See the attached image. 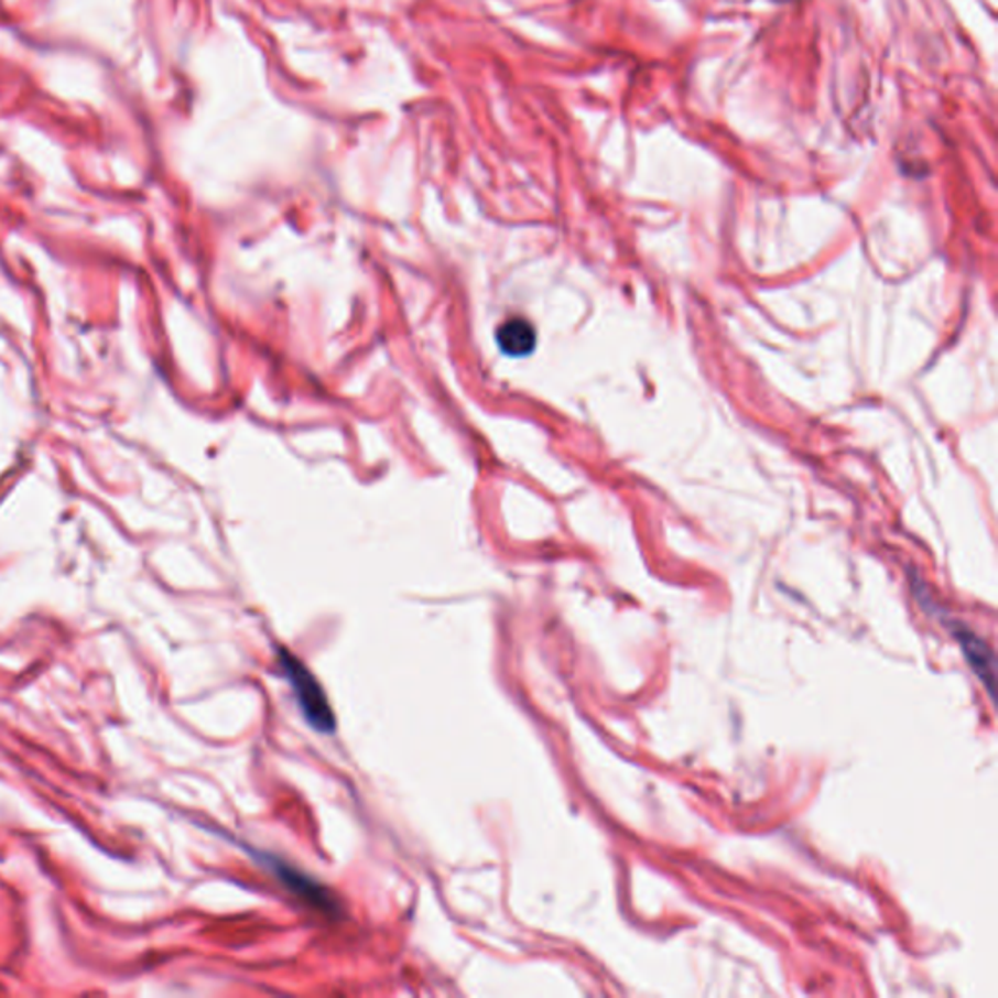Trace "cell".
<instances>
[{
    "label": "cell",
    "mask_w": 998,
    "mask_h": 998,
    "mask_svg": "<svg viewBox=\"0 0 998 998\" xmlns=\"http://www.w3.org/2000/svg\"><path fill=\"white\" fill-rule=\"evenodd\" d=\"M278 665H280L283 677L288 679L289 685L293 688L296 706L303 714L306 724L318 734L332 736L338 728V724H336V714L332 710L330 701L324 693L321 681L314 677L313 671L306 668L295 653L289 652L288 648L278 650Z\"/></svg>",
    "instance_id": "cell-1"
},
{
    "label": "cell",
    "mask_w": 998,
    "mask_h": 998,
    "mask_svg": "<svg viewBox=\"0 0 998 998\" xmlns=\"http://www.w3.org/2000/svg\"><path fill=\"white\" fill-rule=\"evenodd\" d=\"M258 856L268 866V870L273 871V876L280 880L281 886L291 891L296 899H301L305 905L318 913L326 914V916L338 914L339 905L336 897L332 896L330 891L314 878L306 876L305 871L296 870L291 864L280 860L278 856L262 855V853H258Z\"/></svg>",
    "instance_id": "cell-2"
},
{
    "label": "cell",
    "mask_w": 998,
    "mask_h": 998,
    "mask_svg": "<svg viewBox=\"0 0 998 998\" xmlns=\"http://www.w3.org/2000/svg\"><path fill=\"white\" fill-rule=\"evenodd\" d=\"M956 634L957 642L962 646L964 650L965 658L969 661L973 671L979 675L985 686L989 688L990 696L995 694V655L990 652L989 646L983 642L981 638L977 634H973L969 628H957L954 630Z\"/></svg>",
    "instance_id": "cell-3"
},
{
    "label": "cell",
    "mask_w": 998,
    "mask_h": 998,
    "mask_svg": "<svg viewBox=\"0 0 998 998\" xmlns=\"http://www.w3.org/2000/svg\"><path fill=\"white\" fill-rule=\"evenodd\" d=\"M496 341L506 356H531L536 347V330L525 318H509L499 326Z\"/></svg>",
    "instance_id": "cell-4"
}]
</instances>
